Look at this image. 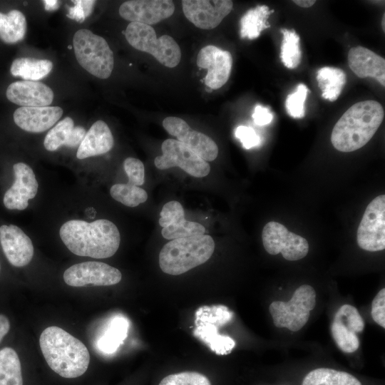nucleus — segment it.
<instances>
[{"label": "nucleus", "mask_w": 385, "mask_h": 385, "mask_svg": "<svg viewBox=\"0 0 385 385\" xmlns=\"http://www.w3.org/2000/svg\"><path fill=\"white\" fill-rule=\"evenodd\" d=\"M59 236L74 255L96 259L113 256L120 242L117 226L106 219L91 222L81 220H68L61 226Z\"/></svg>", "instance_id": "f257e3e1"}, {"label": "nucleus", "mask_w": 385, "mask_h": 385, "mask_svg": "<svg viewBox=\"0 0 385 385\" xmlns=\"http://www.w3.org/2000/svg\"><path fill=\"white\" fill-rule=\"evenodd\" d=\"M384 117L382 106L367 100L351 106L339 119L331 142L341 152H351L365 145L374 136Z\"/></svg>", "instance_id": "f03ea898"}, {"label": "nucleus", "mask_w": 385, "mask_h": 385, "mask_svg": "<svg viewBox=\"0 0 385 385\" xmlns=\"http://www.w3.org/2000/svg\"><path fill=\"white\" fill-rule=\"evenodd\" d=\"M39 344L48 366L59 376L72 379L86 371L90 362L88 350L66 330L56 326L46 328Z\"/></svg>", "instance_id": "7ed1b4c3"}, {"label": "nucleus", "mask_w": 385, "mask_h": 385, "mask_svg": "<svg viewBox=\"0 0 385 385\" xmlns=\"http://www.w3.org/2000/svg\"><path fill=\"white\" fill-rule=\"evenodd\" d=\"M215 247L212 237L205 234L172 240L160 252V267L170 275L183 274L207 262Z\"/></svg>", "instance_id": "20e7f679"}, {"label": "nucleus", "mask_w": 385, "mask_h": 385, "mask_svg": "<svg viewBox=\"0 0 385 385\" xmlns=\"http://www.w3.org/2000/svg\"><path fill=\"white\" fill-rule=\"evenodd\" d=\"M78 63L93 76L106 79L113 69V53L107 41L88 29L77 31L73 38Z\"/></svg>", "instance_id": "39448f33"}, {"label": "nucleus", "mask_w": 385, "mask_h": 385, "mask_svg": "<svg viewBox=\"0 0 385 385\" xmlns=\"http://www.w3.org/2000/svg\"><path fill=\"white\" fill-rule=\"evenodd\" d=\"M124 34L131 46L151 54L164 66L173 68L180 61L181 51L174 38L168 35L157 38L151 26L130 22Z\"/></svg>", "instance_id": "423d86ee"}, {"label": "nucleus", "mask_w": 385, "mask_h": 385, "mask_svg": "<svg viewBox=\"0 0 385 385\" xmlns=\"http://www.w3.org/2000/svg\"><path fill=\"white\" fill-rule=\"evenodd\" d=\"M315 304V290L310 285L303 284L294 291L289 302L274 301L269 310L277 327L297 332L307 324Z\"/></svg>", "instance_id": "0eeeda50"}, {"label": "nucleus", "mask_w": 385, "mask_h": 385, "mask_svg": "<svg viewBox=\"0 0 385 385\" xmlns=\"http://www.w3.org/2000/svg\"><path fill=\"white\" fill-rule=\"evenodd\" d=\"M195 316L194 335L207 344L217 354L230 353L235 346V342L228 336L220 334L217 327L230 321L233 317L232 312L222 305L202 307L196 312Z\"/></svg>", "instance_id": "6e6552de"}, {"label": "nucleus", "mask_w": 385, "mask_h": 385, "mask_svg": "<svg viewBox=\"0 0 385 385\" xmlns=\"http://www.w3.org/2000/svg\"><path fill=\"white\" fill-rule=\"evenodd\" d=\"M265 250L270 255L282 253L287 260L295 261L304 258L309 252V244L303 237L289 232L283 225L270 221L262 233Z\"/></svg>", "instance_id": "1a4fd4ad"}, {"label": "nucleus", "mask_w": 385, "mask_h": 385, "mask_svg": "<svg viewBox=\"0 0 385 385\" xmlns=\"http://www.w3.org/2000/svg\"><path fill=\"white\" fill-rule=\"evenodd\" d=\"M161 150L163 154L154 160V164L158 169L179 167L195 178L205 177L210 173L209 163L178 140H164Z\"/></svg>", "instance_id": "9d476101"}, {"label": "nucleus", "mask_w": 385, "mask_h": 385, "mask_svg": "<svg viewBox=\"0 0 385 385\" xmlns=\"http://www.w3.org/2000/svg\"><path fill=\"white\" fill-rule=\"evenodd\" d=\"M358 245L376 252L385 248V195L373 199L367 205L356 233Z\"/></svg>", "instance_id": "9b49d317"}, {"label": "nucleus", "mask_w": 385, "mask_h": 385, "mask_svg": "<svg viewBox=\"0 0 385 385\" xmlns=\"http://www.w3.org/2000/svg\"><path fill=\"white\" fill-rule=\"evenodd\" d=\"M122 279L120 270L108 264L88 261L75 264L63 273V280L71 287L110 286Z\"/></svg>", "instance_id": "f8f14e48"}, {"label": "nucleus", "mask_w": 385, "mask_h": 385, "mask_svg": "<svg viewBox=\"0 0 385 385\" xmlns=\"http://www.w3.org/2000/svg\"><path fill=\"white\" fill-rule=\"evenodd\" d=\"M165 130L205 161L214 160L218 155L215 141L207 135L191 130L182 118L170 116L163 121Z\"/></svg>", "instance_id": "ddd939ff"}, {"label": "nucleus", "mask_w": 385, "mask_h": 385, "mask_svg": "<svg viewBox=\"0 0 385 385\" xmlns=\"http://www.w3.org/2000/svg\"><path fill=\"white\" fill-rule=\"evenodd\" d=\"M185 17L196 27L210 30L217 27L232 9L230 0H183Z\"/></svg>", "instance_id": "4468645a"}, {"label": "nucleus", "mask_w": 385, "mask_h": 385, "mask_svg": "<svg viewBox=\"0 0 385 385\" xmlns=\"http://www.w3.org/2000/svg\"><path fill=\"white\" fill-rule=\"evenodd\" d=\"M13 170L15 180L6 191L3 203L9 210H24L29 206V200L36 195L38 183L33 169L27 164L17 163Z\"/></svg>", "instance_id": "2eb2a0df"}, {"label": "nucleus", "mask_w": 385, "mask_h": 385, "mask_svg": "<svg viewBox=\"0 0 385 385\" xmlns=\"http://www.w3.org/2000/svg\"><path fill=\"white\" fill-rule=\"evenodd\" d=\"M174 11L170 0H130L123 3L118 11L125 20L150 26L171 16Z\"/></svg>", "instance_id": "dca6fc26"}, {"label": "nucleus", "mask_w": 385, "mask_h": 385, "mask_svg": "<svg viewBox=\"0 0 385 385\" xmlns=\"http://www.w3.org/2000/svg\"><path fill=\"white\" fill-rule=\"evenodd\" d=\"M197 64L200 68L207 70L205 84L211 89H218L229 79L232 57L229 51L209 45L199 51Z\"/></svg>", "instance_id": "f3484780"}, {"label": "nucleus", "mask_w": 385, "mask_h": 385, "mask_svg": "<svg viewBox=\"0 0 385 385\" xmlns=\"http://www.w3.org/2000/svg\"><path fill=\"white\" fill-rule=\"evenodd\" d=\"M158 222L163 227L162 235L167 240L201 235L205 232L202 225L185 219L184 209L181 203L175 200L163 205Z\"/></svg>", "instance_id": "a211bd4d"}, {"label": "nucleus", "mask_w": 385, "mask_h": 385, "mask_svg": "<svg viewBox=\"0 0 385 385\" xmlns=\"http://www.w3.org/2000/svg\"><path fill=\"white\" fill-rule=\"evenodd\" d=\"M0 244L9 262L14 267L27 265L34 256V246L30 237L18 226H0Z\"/></svg>", "instance_id": "6ab92c4d"}, {"label": "nucleus", "mask_w": 385, "mask_h": 385, "mask_svg": "<svg viewBox=\"0 0 385 385\" xmlns=\"http://www.w3.org/2000/svg\"><path fill=\"white\" fill-rule=\"evenodd\" d=\"M6 98L21 107L48 106L53 100V92L38 81H21L11 83L6 89Z\"/></svg>", "instance_id": "aec40b11"}, {"label": "nucleus", "mask_w": 385, "mask_h": 385, "mask_svg": "<svg viewBox=\"0 0 385 385\" xmlns=\"http://www.w3.org/2000/svg\"><path fill=\"white\" fill-rule=\"evenodd\" d=\"M62 115L59 106L19 107L14 113V120L25 131L41 133L54 125Z\"/></svg>", "instance_id": "412c9836"}, {"label": "nucleus", "mask_w": 385, "mask_h": 385, "mask_svg": "<svg viewBox=\"0 0 385 385\" xmlns=\"http://www.w3.org/2000/svg\"><path fill=\"white\" fill-rule=\"evenodd\" d=\"M348 64L359 78H374L385 86V60L372 51L362 46L351 48L348 53Z\"/></svg>", "instance_id": "4be33fe9"}, {"label": "nucleus", "mask_w": 385, "mask_h": 385, "mask_svg": "<svg viewBox=\"0 0 385 385\" xmlns=\"http://www.w3.org/2000/svg\"><path fill=\"white\" fill-rule=\"evenodd\" d=\"M112 133L103 120L96 121L86 133L78 148L76 157L82 160L106 153L113 146Z\"/></svg>", "instance_id": "5701e85b"}, {"label": "nucleus", "mask_w": 385, "mask_h": 385, "mask_svg": "<svg viewBox=\"0 0 385 385\" xmlns=\"http://www.w3.org/2000/svg\"><path fill=\"white\" fill-rule=\"evenodd\" d=\"M52 68L53 63L47 59L19 58L13 61L10 72L24 81H37L45 78Z\"/></svg>", "instance_id": "b1692460"}, {"label": "nucleus", "mask_w": 385, "mask_h": 385, "mask_svg": "<svg viewBox=\"0 0 385 385\" xmlns=\"http://www.w3.org/2000/svg\"><path fill=\"white\" fill-rule=\"evenodd\" d=\"M26 32V21L24 14L11 10L7 14L0 12V38L6 43L12 44L24 39Z\"/></svg>", "instance_id": "393cba45"}, {"label": "nucleus", "mask_w": 385, "mask_h": 385, "mask_svg": "<svg viewBox=\"0 0 385 385\" xmlns=\"http://www.w3.org/2000/svg\"><path fill=\"white\" fill-rule=\"evenodd\" d=\"M273 11H270L269 7L265 5L257 6L248 10L240 19L241 38H257L262 30L270 27L267 19Z\"/></svg>", "instance_id": "a878e982"}, {"label": "nucleus", "mask_w": 385, "mask_h": 385, "mask_svg": "<svg viewBox=\"0 0 385 385\" xmlns=\"http://www.w3.org/2000/svg\"><path fill=\"white\" fill-rule=\"evenodd\" d=\"M302 385H361L353 375L328 368H319L309 372Z\"/></svg>", "instance_id": "bb28decb"}, {"label": "nucleus", "mask_w": 385, "mask_h": 385, "mask_svg": "<svg viewBox=\"0 0 385 385\" xmlns=\"http://www.w3.org/2000/svg\"><path fill=\"white\" fill-rule=\"evenodd\" d=\"M317 80L322 96L330 101L337 99L346 83V74L337 68L323 67L317 72Z\"/></svg>", "instance_id": "cd10ccee"}, {"label": "nucleus", "mask_w": 385, "mask_h": 385, "mask_svg": "<svg viewBox=\"0 0 385 385\" xmlns=\"http://www.w3.org/2000/svg\"><path fill=\"white\" fill-rule=\"evenodd\" d=\"M128 322L121 317L113 318L98 341V348L106 354L115 352L127 337Z\"/></svg>", "instance_id": "c85d7f7f"}, {"label": "nucleus", "mask_w": 385, "mask_h": 385, "mask_svg": "<svg viewBox=\"0 0 385 385\" xmlns=\"http://www.w3.org/2000/svg\"><path fill=\"white\" fill-rule=\"evenodd\" d=\"M0 385H23L19 356L10 347L0 350Z\"/></svg>", "instance_id": "c756f323"}, {"label": "nucleus", "mask_w": 385, "mask_h": 385, "mask_svg": "<svg viewBox=\"0 0 385 385\" xmlns=\"http://www.w3.org/2000/svg\"><path fill=\"white\" fill-rule=\"evenodd\" d=\"M111 197L123 205L134 207L145 202L148 199L147 192L129 183H117L110 189Z\"/></svg>", "instance_id": "7c9ffc66"}, {"label": "nucleus", "mask_w": 385, "mask_h": 385, "mask_svg": "<svg viewBox=\"0 0 385 385\" xmlns=\"http://www.w3.org/2000/svg\"><path fill=\"white\" fill-rule=\"evenodd\" d=\"M283 41L280 57L284 65L288 68H294L301 62L302 52L299 48V36L294 31L282 29Z\"/></svg>", "instance_id": "2f4dec72"}, {"label": "nucleus", "mask_w": 385, "mask_h": 385, "mask_svg": "<svg viewBox=\"0 0 385 385\" xmlns=\"http://www.w3.org/2000/svg\"><path fill=\"white\" fill-rule=\"evenodd\" d=\"M73 127L74 122L70 117L60 120L46 134L43 140L44 148L52 152L65 145Z\"/></svg>", "instance_id": "473e14b6"}, {"label": "nucleus", "mask_w": 385, "mask_h": 385, "mask_svg": "<svg viewBox=\"0 0 385 385\" xmlns=\"http://www.w3.org/2000/svg\"><path fill=\"white\" fill-rule=\"evenodd\" d=\"M331 333L337 346L345 353H352L359 347V339L356 333L349 330L342 324L333 320Z\"/></svg>", "instance_id": "72a5a7b5"}, {"label": "nucleus", "mask_w": 385, "mask_h": 385, "mask_svg": "<svg viewBox=\"0 0 385 385\" xmlns=\"http://www.w3.org/2000/svg\"><path fill=\"white\" fill-rule=\"evenodd\" d=\"M354 333L361 332L364 329V322L356 307L350 304L342 305L335 313L334 319Z\"/></svg>", "instance_id": "f704fd0d"}, {"label": "nucleus", "mask_w": 385, "mask_h": 385, "mask_svg": "<svg viewBox=\"0 0 385 385\" xmlns=\"http://www.w3.org/2000/svg\"><path fill=\"white\" fill-rule=\"evenodd\" d=\"M158 385H211L208 378L198 372L184 371L168 375Z\"/></svg>", "instance_id": "c9c22d12"}, {"label": "nucleus", "mask_w": 385, "mask_h": 385, "mask_svg": "<svg viewBox=\"0 0 385 385\" xmlns=\"http://www.w3.org/2000/svg\"><path fill=\"white\" fill-rule=\"evenodd\" d=\"M307 92V87L303 83H299L297 91L287 97L285 108L289 115L292 118H301L304 117V102Z\"/></svg>", "instance_id": "e433bc0d"}, {"label": "nucleus", "mask_w": 385, "mask_h": 385, "mask_svg": "<svg viewBox=\"0 0 385 385\" xmlns=\"http://www.w3.org/2000/svg\"><path fill=\"white\" fill-rule=\"evenodd\" d=\"M123 168L128 177V183L138 187L144 183L145 168L139 159L127 158L123 162Z\"/></svg>", "instance_id": "4c0bfd02"}, {"label": "nucleus", "mask_w": 385, "mask_h": 385, "mask_svg": "<svg viewBox=\"0 0 385 385\" xmlns=\"http://www.w3.org/2000/svg\"><path fill=\"white\" fill-rule=\"evenodd\" d=\"M74 4L73 7H68L67 17L80 23L83 22L93 11L96 1L83 0L72 1Z\"/></svg>", "instance_id": "58836bf2"}, {"label": "nucleus", "mask_w": 385, "mask_h": 385, "mask_svg": "<svg viewBox=\"0 0 385 385\" xmlns=\"http://www.w3.org/2000/svg\"><path fill=\"white\" fill-rule=\"evenodd\" d=\"M235 135L245 149H250L260 145L261 139L255 130L250 127L240 125L235 131Z\"/></svg>", "instance_id": "ea45409f"}, {"label": "nucleus", "mask_w": 385, "mask_h": 385, "mask_svg": "<svg viewBox=\"0 0 385 385\" xmlns=\"http://www.w3.org/2000/svg\"><path fill=\"white\" fill-rule=\"evenodd\" d=\"M371 314L374 321L385 328V289H381L375 296L371 304Z\"/></svg>", "instance_id": "a19ab883"}, {"label": "nucleus", "mask_w": 385, "mask_h": 385, "mask_svg": "<svg viewBox=\"0 0 385 385\" xmlns=\"http://www.w3.org/2000/svg\"><path fill=\"white\" fill-rule=\"evenodd\" d=\"M252 118L257 125H265L272 122L273 115L267 108L257 105L255 108Z\"/></svg>", "instance_id": "79ce46f5"}, {"label": "nucleus", "mask_w": 385, "mask_h": 385, "mask_svg": "<svg viewBox=\"0 0 385 385\" xmlns=\"http://www.w3.org/2000/svg\"><path fill=\"white\" fill-rule=\"evenodd\" d=\"M86 133V129L80 125L74 126L72 129L65 146L76 148L79 146Z\"/></svg>", "instance_id": "37998d69"}, {"label": "nucleus", "mask_w": 385, "mask_h": 385, "mask_svg": "<svg viewBox=\"0 0 385 385\" xmlns=\"http://www.w3.org/2000/svg\"><path fill=\"white\" fill-rule=\"evenodd\" d=\"M10 329L9 319L4 314H0V342Z\"/></svg>", "instance_id": "c03bdc74"}, {"label": "nucleus", "mask_w": 385, "mask_h": 385, "mask_svg": "<svg viewBox=\"0 0 385 385\" xmlns=\"http://www.w3.org/2000/svg\"><path fill=\"white\" fill-rule=\"evenodd\" d=\"M43 2L44 3L45 9L46 11H53L57 9L59 6V2L56 0H44Z\"/></svg>", "instance_id": "a18cd8bd"}, {"label": "nucleus", "mask_w": 385, "mask_h": 385, "mask_svg": "<svg viewBox=\"0 0 385 385\" xmlns=\"http://www.w3.org/2000/svg\"><path fill=\"white\" fill-rule=\"evenodd\" d=\"M297 5L303 8H309L312 6L316 1L314 0H294L293 1Z\"/></svg>", "instance_id": "49530a36"}, {"label": "nucleus", "mask_w": 385, "mask_h": 385, "mask_svg": "<svg viewBox=\"0 0 385 385\" xmlns=\"http://www.w3.org/2000/svg\"><path fill=\"white\" fill-rule=\"evenodd\" d=\"M384 21H385V15L384 14L383 19H382V22H381L383 31H385Z\"/></svg>", "instance_id": "de8ad7c7"}, {"label": "nucleus", "mask_w": 385, "mask_h": 385, "mask_svg": "<svg viewBox=\"0 0 385 385\" xmlns=\"http://www.w3.org/2000/svg\"><path fill=\"white\" fill-rule=\"evenodd\" d=\"M68 48H69V49H71V46H68Z\"/></svg>", "instance_id": "09e8293b"}, {"label": "nucleus", "mask_w": 385, "mask_h": 385, "mask_svg": "<svg viewBox=\"0 0 385 385\" xmlns=\"http://www.w3.org/2000/svg\"><path fill=\"white\" fill-rule=\"evenodd\" d=\"M0 270H1V265H0Z\"/></svg>", "instance_id": "8fccbe9b"}]
</instances>
